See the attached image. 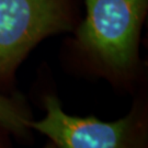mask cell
<instances>
[{"label":"cell","mask_w":148,"mask_h":148,"mask_svg":"<svg viewBox=\"0 0 148 148\" xmlns=\"http://www.w3.org/2000/svg\"><path fill=\"white\" fill-rule=\"evenodd\" d=\"M44 148H56V146H55V145L52 143V144H48V145H46V146H45Z\"/></svg>","instance_id":"8992f818"},{"label":"cell","mask_w":148,"mask_h":148,"mask_svg":"<svg viewBox=\"0 0 148 148\" xmlns=\"http://www.w3.org/2000/svg\"><path fill=\"white\" fill-rule=\"evenodd\" d=\"M86 14L71 47L95 74L126 85L136 77L139 38L148 0H84Z\"/></svg>","instance_id":"6da1fadb"},{"label":"cell","mask_w":148,"mask_h":148,"mask_svg":"<svg viewBox=\"0 0 148 148\" xmlns=\"http://www.w3.org/2000/svg\"><path fill=\"white\" fill-rule=\"evenodd\" d=\"M44 106V119L30 121V128L46 135L56 148H146L147 115L143 106H134L115 122L69 115L54 95L45 97Z\"/></svg>","instance_id":"3957f363"},{"label":"cell","mask_w":148,"mask_h":148,"mask_svg":"<svg viewBox=\"0 0 148 148\" xmlns=\"http://www.w3.org/2000/svg\"><path fill=\"white\" fill-rule=\"evenodd\" d=\"M79 21L77 0H0V87L12 84L38 43L73 32Z\"/></svg>","instance_id":"7a4b0ae2"},{"label":"cell","mask_w":148,"mask_h":148,"mask_svg":"<svg viewBox=\"0 0 148 148\" xmlns=\"http://www.w3.org/2000/svg\"><path fill=\"white\" fill-rule=\"evenodd\" d=\"M0 128L2 131L25 134L30 128V120L27 110L19 101L9 98L0 92Z\"/></svg>","instance_id":"277c9868"},{"label":"cell","mask_w":148,"mask_h":148,"mask_svg":"<svg viewBox=\"0 0 148 148\" xmlns=\"http://www.w3.org/2000/svg\"><path fill=\"white\" fill-rule=\"evenodd\" d=\"M2 130L0 128V132H1ZM0 148H8V146L5 145V143L3 142V136L1 135V133H0Z\"/></svg>","instance_id":"5b68a950"}]
</instances>
